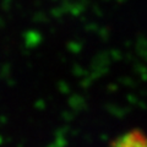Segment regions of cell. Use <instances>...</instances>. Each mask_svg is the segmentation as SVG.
Listing matches in <instances>:
<instances>
[{
  "mask_svg": "<svg viewBox=\"0 0 147 147\" xmlns=\"http://www.w3.org/2000/svg\"><path fill=\"white\" fill-rule=\"evenodd\" d=\"M124 142H119V144H123V145H127L129 142H130L131 140L134 141L132 142V145H137V146H144V145H147V139H146V136L145 135H142L140 131H131V132H129V134L126 136H124L123 137Z\"/></svg>",
  "mask_w": 147,
  "mask_h": 147,
  "instance_id": "cell-1",
  "label": "cell"
}]
</instances>
